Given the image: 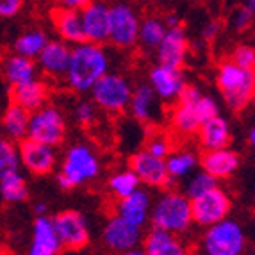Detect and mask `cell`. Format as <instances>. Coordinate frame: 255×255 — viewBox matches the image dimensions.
<instances>
[{
  "instance_id": "cell-1",
  "label": "cell",
  "mask_w": 255,
  "mask_h": 255,
  "mask_svg": "<svg viewBox=\"0 0 255 255\" xmlns=\"http://www.w3.org/2000/svg\"><path fill=\"white\" fill-rule=\"evenodd\" d=\"M107 72H111V55L104 45L77 43L70 50V61L63 79L75 93H90Z\"/></svg>"
},
{
  "instance_id": "cell-2",
  "label": "cell",
  "mask_w": 255,
  "mask_h": 255,
  "mask_svg": "<svg viewBox=\"0 0 255 255\" xmlns=\"http://www.w3.org/2000/svg\"><path fill=\"white\" fill-rule=\"evenodd\" d=\"M150 223L152 229L164 230L175 236L186 234L193 225L191 200L184 193L173 189L161 193L152 204Z\"/></svg>"
},
{
  "instance_id": "cell-3",
  "label": "cell",
  "mask_w": 255,
  "mask_h": 255,
  "mask_svg": "<svg viewBox=\"0 0 255 255\" xmlns=\"http://www.w3.org/2000/svg\"><path fill=\"white\" fill-rule=\"evenodd\" d=\"M102 171V164L97 152L90 145L77 143L64 152L59 173L55 175V182L63 191H70L88 182H93Z\"/></svg>"
},
{
  "instance_id": "cell-4",
  "label": "cell",
  "mask_w": 255,
  "mask_h": 255,
  "mask_svg": "<svg viewBox=\"0 0 255 255\" xmlns=\"http://www.w3.org/2000/svg\"><path fill=\"white\" fill-rule=\"evenodd\" d=\"M216 86L229 109L245 111L255 95V72L241 68L232 61H223L218 64Z\"/></svg>"
},
{
  "instance_id": "cell-5",
  "label": "cell",
  "mask_w": 255,
  "mask_h": 255,
  "mask_svg": "<svg viewBox=\"0 0 255 255\" xmlns=\"http://www.w3.org/2000/svg\"><path fill=\"white\" fill-rule=\"evenodd\" d=\"M248 236L234 218H225L207 227L198 243V255H245Z\"/></svg>"
},
{
  "instance_id": "cell-6",
  "label": "cell",
  "mask_w": 255,
  "mask_h": 255,
  "mask_svg": "<svg viewBox=\"0 0 255 255\" xmlns=\"http://www.w3.org/2000/svg\"><path fill=\"white\" fill-rule=\"evenodd\" d=\"M66 132H68V122L59 107L45 104L30 113L29 128H27L29 139L57 148L66 139Z\"/></svg>"
},
{
  "instance_id": "cell-7",
  "label": "cell",
  "mask_w": 255,
  "mask_h": 255,
  "mask_svg": "<svg viewBox=\"0 0 255 255\" xmlns=\"http://www.w3.org/2000/svg\"><path fill=\"white\" fill-rule=\"evenodd\" d=\"M91 102L98 109L118 115L127 111L132 95V84L124 73L107 72L106 75L91 88Z\"/></svg>"
},
{
  "instance_id": "cell-8",
  "label": "cell",
  "mask_w": 255,
  "mask_h": 255,
  "mask_svg": "<svg viewBox=\"0 0 255 255\" xmlns=\"http://www.w3.org/2000/svg\"><path fill=\"white\" fill-rule=\"evenodd\" d=\"M230 211H232V196L220 186L213 187L211 191L196 198H191L193 223L204 229L229 218Z\"/></svg>"
},
{
  "instance_id": "cell-9",
  "label": "cell",
  "mask_w": 255,
  "mask_h": 255,
  "mask_svg": "<svg viewBox=\"0 0 255 255\" xmlns=\"http://www.w3.org/2000/svg\"><path fill=\"white\" fill-rule=\"evenodd\" d=\"M139 16L132 5L118 2L109 5V38L116 48L127 50L137 45V30H139Z\"/></svg>"
},
{
  "instance_id": "cell-10",
  "label": "cell",
  "mask_w": 255,
  "mask_h": 255,
  "mask_svg": "<svg viewBox=\"0 0 255 255\" xmlns=\"http://www.w3.org/2000/svg\"><path fill=\"white\" fill-rule=\"evenodd\" d=\"M63 250H82L90 243V223L81 211L66 209L52 218Z\"/></svg>"
},
{
  "instance_id": "cell-11",
  "label": "cell",
  "mask_w": 255,
  "mask_h": 255,
  "mask_svg": "<svg viewBox=\"0 0 255 255\" xmlns=\"http://www.w3.org/2000/svg\"><path fill=\"white\" fill-rule=\"evenodd\" d=\"M204 95V91L196 86H187L180 91L177 98V106L171 109V127L180 136H195L200 128L202 120L195 109V104Z\"/></svg>"
},
{
  "instance_id": "cell-12",
  "label": "cell",
  "mask_w": 255,
  "mask_h": 255,
  "mask_svg": "<svg viewBox=\"0 0 255 255\" xmlns=\"http://www.w3.org/2000/svg\"><path fill=\"white\" fill-rule=\"evenodd\" d=\"M16 148L20 166L34 177H47L57 166V152L52 146L41 145L25 137L23 141H20Z\"/></svg>"
},
{
  "instance_id": "cell-13",
  "label": "cell",
  "mask_w": 255,
  "mask_h": 255,
  "mask_svg": "<svg viewBox=\"0 0 255 255\" xmlns=\"http://www.w3.org/2000/svg\"><path fill=\"white\" fill-rule=\"evenodd\" d=\"M143 229L130 225L128 221L122 220L120 216L113 214L107 218L106 225L102 229V243L107 250L122 254V252L137 248L143 243Z\"/></svg>"
},
{
  "instance_id": "cell-14",
  "label": "cell",
  "mask_w": 255,
  "mask_h": 255,
  "mask_svg": "<svg viewBox=\"0 0 255 255\" xmlns=\"http://www.w3.org/2000/svg\"><path fill=\"white\" fill-rule=\"evenodd\" d=\"M128 168L134 171L141 186H146L150 189H164V187H170V184L173 182L168 177L164 159L153 157L145 148L132 155Z\"/></svg>"
},
{
  "instance_id": "cell-15",
  "label": "cell",
  "mask_w": 255,
  "mask_h": 255,
  "mask_svg": "<svg viewBox=\"0 0 255 255\" xmlns=\"http://www.w3.org/2000/svg\"><path fill=\"white\" fill-rule=\"evenodd\" d=\"M148 86L155 97L162 102H177L180 91L186 88V77L182 68L168 66V64H155L150 68Z\"/></svg>"
},
{
  "instance_id": "cell-16",
  "label": "cell",
  "mask_w": 255,
  "mask_h": 255,
  "mask_svg": "<svg viewBox=\"0 0 255 255\" xmlns=\"http://www.w3.org/2000/svg\"><path fill=\"white\" fill-rule=\"evenodd\" d=\"M153 196L148 189L137 187L132 195L125 196L122 200H118L115 209V214L120 216L122 220L128 221L130 225L145 229L150 223V211H152Z\"/></svg>"
},
{
  "instance_id": "cell-17",
  "label": "cell",
  "mask_w": 255,
  "mask_h": 255,
  "mask_svg": "<svg viewBox=\"0 0 255 255\" xmlns=\"http://www.w3.org/2000/svg\"><path fill=\"white\" fill-rule=\"evenodd\" d=\"M81 21L84 41L104 45L109 38V5L100 0H93L91 4L81 9Z\"/></svg>"
},
{
  "instance_id": "cell-18",
  "label": "cell",
  "mask_w": 255,
  "mask_h": 255,
  "mask_svg": "<svg viewBox=\"0 0 255 255\" xmlns=\"http://www.w3.org/2000/svg\"><path fill=\"white\" fill-rule=\"evenodd\" d=\"M61 252H63V245L57 238L52 218H48L47 214L36 216V220L32 221L27 255H59Z\"/></svg>"
},
{
  "instance_id": "cell-19",
  "label": "cell",
  "mask_w": 255,
  "mask_h": 255,
  "mask_svg": "<svg viewBox=\"0 0 255 255\" xmlns=\"http://www.w3.org/2000/svg\"><path fill=\"white\" fill-rule=\"evenodd\" d=\"M127 109L130 111L132 118L141 124H155L162 118V107L148 82H139L136 88H132Z\"/></svg>"
},
{
  "instance_id": "cell-20",
  "label": "cell",
  "mask_w": 255,
  "mask_h": 255,
  "mask_svg": "<svg viewBox=\"0 0 255 255\" xmlns=\"http://www.w3.org/2000/svg\"><path fill=\"white\" fill-rule=\"evenodd\" d=\"M187 54H189V39L182 25L166 30L162 41L155 48L159 64H168V66H177V68H182Z\"/></svg>"
},
{
  "instance_id": "cell-21",
  "label": "cell",
  "mask_w": 255,
  "mask_h": 255,
  "mask_svg": "<svg viewBox=\"0 0 255 255\" xmlns=\"http://www.w3.org/2000/svg\"><path fill=\"white\" fill-rule=\"evenodd\" d=\"M70 45L63 39H48L47 45L43 47L39 55L36 57V66L41 73L54 79H61L66 72L70 61Z\"/></svg>"
},
{
  "instance_id": "cell-22",
  "label": "cell",
  "mask_w": 255,
  "mask_h": 255,
  "mask_svg": "<svg viewBox=\"0 0 255 255\" xmlns=\"http://www.w3.org/2000/svg\"><path fill=\"white\" fill-rule=\"evenodd\" d=\"M202 170L207 171L211 177L216 180H225L230 179L241 166V155L236 150L229 148H218V150H209L204 152L200 157Z\"/></svg>"
},
{
  "instance_id": "cell-23",
  "label": "cell",
  "mask_w": 255,
  "mask_h": 255,
  "mask_svg": "<svg viewBox=\"0 0 255 255\" xmlns=\"http://www.w3.org/2000/svg\"><path fill=\"white\" fill-rule=\"evenodd\" d=\"M195 136L198 137V145L204 148V152L225 148L232 141V127L225 116L218 115L214 118L205 120Z\"/></svg>"
},
{
  "instance_id": "cell-24",
  "label": "cell",
  "mask_w": 255,
  "mask_h": 255,
  "mask_svg": "<svg viewBox=\"0 0 255 255\" xmlns=\"http://www.w3.org/2000/svg\"><path fill=\"white\" fill-rule=\"evenodd\" d=\"M141 245L146 255H191L180 236L170 234L159 229H152L148 234L143 236Z\"/></svg>"
},
{
  "instance_id": "cell-25",
  "label": "cell",
  "mask_w": 255,
  "mask_h": 255,
  "mask_svg": "<svg viewBox=\"0 0 255 255\" xmlns=\"http://www.w3.org/2000/svg\"><path fill=\"white\" fill-rule=\"evenodd\" d=\"M52 25L55 32L59 34V39L64 43H82L84 41V32H82L81 11L66 7H57L52 11Z\"/></svg>"
},
{
  "instance_id": "cell-26",
  "label": "cell",
  "mask_w": 255,
  "mask_h": 255,
  "mask_svg": "<svg viewBox=\"0 0 255 255\" xmlns=\"http://www.w3.org/2000/svg\"><path fill=\"white\" fill-rule=\"evenodd\" d=\"M2 72H4L7 84L11 86V88H18V86L38 81L39 70H38V66H36L34 59H27V57L13 54L4 61Z\"/></svg>"
},
{
  "instance_id": "cell-27",
  "label": "cell",
  "mask_w": 255,
  "mask_h": 255,
  "mask_svg": "<svg viewBox=\"0 0 255 255\" xmlns=\"http://www.w3.org/2000/svg\"><path fill=\"white\" fill-rule=\"evenodd\" d=\"M30 113L16 104H9L4 109V115L0 116V125H2V136L5 139L20 143L27 137V128H29Z\"/></svg>"
},
{
  "instance_id": "cell-28",
  "label": "cell",
  "mask_w": 255,
  "mask_h": 255,
  "mask_svg": "<svg viewBox=\"0 0 255 255\" xmlns=\"http://www.w3.org/2000/svg\"><path fill=\"white\" fill-rule=\"evenodd\" d=\"M47 100L48 90L39 79L34 82H29V84L18 86V88H11V102L23 107L29 113L43 107L47 104Z\"/></svg>"
},
{
  "instance_id": "cell-29",
  "label": "cell",
  "mask_w": 255,
  "mask_h": 255,
  "mask_svg": "<svg viewBox=\"0 0 255 255\" xmlns=\"http://www.w3.org/2000/svg\"><path fill=\"white\" fill-rule=\"evenodd\" d=\"M164 162L168 177L171 180H182L187 179L193 171H196V168L200 164V157L196 155V152L189 148L171 150L168 153V157L164 159Z\"/></svg>"
},
{
  "instance_id": "cell-30",
  "label": "cell",
  "mask_w": 255,
  "mask_h": 255,
  "mask_svg": "<svg viewBox=\"0 0 255 255\" xmlns=\"http://www.w3.org/2000/svg\"><path fill=\"white\" fill-rule=\"evenodd\" d=\"M29 198V182L20 170L11 171L0 179V200L4 204H21Z\"/></svg>"
},
{
  "instance_id": "cell-31",
  "label": "cell",
  "mask_w": 255,
  "mask_h": 255,
  "mask_svg": "<svg viewBox=\"0 0 255 255\" xmlns=\"http://www.w3.org/2000/svg\"><path fill=\"white\" fill-rule=\"evenodd\" d=\"M164 20L157 16H148L139 21V30H137V45L146 52H155L159 43L162 41L166 34Z\"/></svg>"
},
{
  "instance_id": "cell-32",
  "label": "cell",
  "mask_w": 255,
  "mask_h": 255,
  "mask_svg": "<svg viewBox=\"0 0 255 255\" xmlns=\"http://www.w3.org/2000/svg\"><path fill=\"white\" fill-rule=\"evenodd\" d=\"M48 34L43 29H29L25 32H21L16 39H14V54L27 57V59H36L39 55V52L43 50V47L47 45Z\"/></svg>"
},
{
  "instance_id": "cell-33",
  "label": "cell",
  "mask_w": 255,
  "mask_h": 255,
  "mask_svg": "<svg viewBox=\"0 0 255 255\" xmlns=\"http://www.w3.org/2000/svg\"><path fill=\"white\" fill-rule=\"evenodd\" d=\"M137 187H141V184L130 168L115 171L109 177V180H107V189H109V193L115 196L116 200H122L125 196L132 195Z\"/></svg>"
},
{
  "instance_id": "cell-34",
  "label": "cell",
  "mask_w": 255,
  "mask_h": 255,
  "mask_svg": "<svg viewBox=\"0 0 255 255\" xmlns=\"http://www.w3.org/2000/svg\"><path fill=\"white\" fill-rule=\"evenodd\" d=\"M216 186H218V180L214 179V177H211L207 171H204V170L193 171V173L187 177L186 187H184V195L191 200V198H196V196L211 191V189Z\"/></svg>"
},
{
  "instance_id": "cell-35",
  "label": "cell",
  "mask_w": 255,
  "mask_h": 255,
  "mask_svg": "<svg viewBox=\"0 0 255 255\" xmlns=\"http://www.w3.org/2000/svg\"><path fill=\"white\" fill-rule=\"evenodd\" d=\"M16 170H20L16 145L5 137H0V179Z\"/></svg>"
},
{
  "instance_id": "cell-36",
  "label": "cell",
  "mask_w": 255,
  "mask_h": 255,
  "mask_svg": "<svg viewBox=\"0 0 255 255\" xmlns=\"http://www.w3.org/2000/svg\"><path fill=\"white\" fill-rule=\"evenodd\" d=\"M254 14H255V0H247L245 4H241L239 7H236L230 14V27L238 32L247 30L254 21Z\"/></svg>"
},
{
  "instance_id": "cell-37",
  "label": "cell",
  "mask_w": 255,
  "mask_h": 255,
  "mask_svg": "<svg viewBox=\"0 0 255 255\" xmlns=\"http://www.w3.org/2000/svg\"><path fill=\"white\" fill-rule=\"evenodd\" d=\"M73 115H75V120L82 127H90V125H93L95 122H97L98 107L95 106L91 100H81V102L75 106Z\"/></svg>"
},
{
  "instance_id": "cell-38",
  "label": "cell",
  "mask_w": 255,
  "mask_h": 255,
  "mask_svg": "<svg viewBox=\"0 0 255 255\" xmlns=\"http://www.w3.org/2000/svg\"><path fill=\"white\" fill-rule=\"evenodd\" d=\"M234 64L241 66V68L247 70H254L255 68V48L252 45H239L234 48L230 59Z\"/></svg>"
},
{
  "instance_id": "cell-39",
  "label": "cell",
  "mask_w": 255,
  "mask_h": 255,
  "mask_svg": "<svg viewBox=\"0 0 255 255\" xmlns=\"http://www.w3.org/2000/svg\"><path fill=\"white\" fill-rule=\"evenodd\" d=\"M145 150L148 153H152L153 157L166 159L168 157V153L171 152V143L164 134H155V136H152L148 141H146Z\"/></svg>"
},
{
  "instance_id": "cell-40",
  "label": "cell",
  "mask_w": 255,
  "mask_h": 255,
  "mask_svg": "<svg viewBox=\"0 0 255 255\" xmlns=\"http://www.w3.org/2000/svg\"><path fill=\"white\" fill-rule=\"evenodd\" d=\"M25 0H0V18H14L21 13Z\"/></svg>"
},
{
  "instance_id": "cell-41",
  "label": "cell",
  "mask_w": 255,
  "mask_h": 255,
  "mask_svg": "<svg viewBox=\"0 0 255 255\" xmlns=\"http://www.w3.org/2000/svg\"><path fill=\"white\" fill-rule=\"evenodd\" d=\"M218 32H220V23L218 21H209L202 29V38L207 39V41H213L218 36Z\"/></svg>"
},
{
  "instance_id": "cell-42",
  "label": "cell",
  "mask_w": 255,
  "mask_h": 255,
  "mask_svg": "<svg viewBox=\"0 0 255 255\" xmlns=\"http://www.w3.org/2000/svg\"><path fill=\"white\" fill-rule=\"evenodd\" d=\"M59 7L66 9H75V11H81L82 7H86L88 4H91L93 0H55Z\"/></svg>"
},
{
  "instance_id": "cell-43",
  "label": "cell",
  "mask_w": 255,
  "mask_h": 255,
  "mask_svg": "<svg viewBox=\"0 0 255 255\" xmlns=\"http://www.w3.org/2000/svg\"><path fill=\"white\" fill-rule=\"evenodd\" d=\"M164 25L166 29H171V27H180V18L177 14H168L164 18Z\"/></svg>"
},
{
  "instance_id": "cell-44",
  "label": "cell",
  "mask_w": 255,
  "mask_h": 255,
  "mask_svg": "<svg viewBox=\"0 0 255 255\" xmlns=\"http://www.w3.org/2000/svg\"><path fill=\"white\" fill-rule=\"evenodd\" d=\"M47 204L45 202H36L34 205H32V211H34L36 216H45L47 214Z\"/></svg>"
},
{
  "instance_id": "cell-45",
  "label": "cell",
  "mask_w": 255,
  "mask_h": 255,
  "mask_svg": "<svg viewBox=\"0 0 255 255\" xmlns=\"http://www.w3.org/2000/svg\"><path fill=\"white\" fill-rule=\"evenodd\" d=\"M116 255H146L143 252V248H132V250H127V252H122V254H116Z\"/></svg>"
},
{
  "instance_id": "cell-46",
  "label": "cell",
  "mask_w": 255,
  "mask_h": 255,
  "mask_svg": "<svg viewBox=\"0 0 255 255\" xmlns=\"http://www.w3.org/2000/svg\"><path fill=\"white\" fill-rule=\"evenodd\" d=\"M248 145L250 146L255 145V128L254 127L248 128Z\"/></svg>"
},
{
  "instance_id": "cell-47",
  "label": "cell",
  "mask_w": 255,
  "mask_h": 255,
  "mask_svg": "<svg viewBox=\"0 0 255 255\" xmlns=\"http://www.w3.org/2000/svg\"><path fill=\"white\" fill-rule=\"evenodd\" d=\"M0 137H2V125H0Z\"/></svg>"
}]
</instances>
